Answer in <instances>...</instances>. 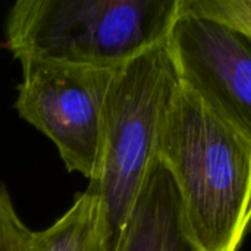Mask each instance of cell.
Returning a JSON list of instances; mask_svg holds the SVG:
<instances>
[{
  "label": "cell",
  "instance_id": "cell-3",
  "mask_svg": "<svg viewBox=\"0 0 251 251\" xmlns=\"http://www.w3.org/2000/svg\"><path fill=\"white\" fill-rule=\"evenodd\" d=\"M178 87L166 43L112 75L100 166L87 190L100 199L113 251L159 163L160 137Z\"/></svg>",
  "mask_w": 251,
  "mask_h": 251
},
{
  "label": "cell",
  "instance_id": "cell-7",
  "mask_svg": "<svg viewBox=\"0 0 251 251\" xmlns=\"http://www.w3.org/2000/svg\"><path fill=\"white\" fill-rule=\"evenodd\" d=\"M182 9L221 22L251 38V0H182Z\"/></svg>",
  "mask_w": 251,
  "mask_h": 251
},
{
  "label": "cell",
  "instance_id": "cell-8",
  "mask_svg": "<svg viewBox=\"0 0 251 251\" xmlns=\"http://www.w3.org/2000/svg\"><path fill=\"white\" fill-rule=\"evenodd\" d=\"M31 234L16 213L7 190L0 184V251H28Z\"/></svg>",
  "mask_w": 251,
  "mask_h": 251
},
{
  "label": "cell",
  "instance_id": "cell-5",
  "mask_svg": "<svg viewBox=\"0 0 251 251\" xmlns=\"http://www.w3.org/2000/svg\"><path fill=\"white\" fill-rule=\"evenodd\" d=\"M181 85L251 143V38L182 9L166 40Z\"/></svg>",
  "mask_w": 251,
  "mask_h": 251
},
{
  "label": "cell",
  "instance_id": "cell-4",
  "mask_svg": "<svg viewBox=\"0 0 251 251\" xmlns=\"http://www.w3.org/2000/svg\"><path fill=\"white\" fill-rule=\"evenodd\" d=\"M15 109L57 149L65 168L94 179L101 157L104 103L115 71L21 62Z\"/></svg>",
  "mask_w": 251,
  "mask_h": 251
},
{
  "label": "cell",
  "instance_id": "cell-6",
  "mask_svg": "<svg viewBox=\"0 0 251 251\" xmlns=\"http://www.w3.org/2000/svg\"><path fill=\"white\" fill-rule=\"evenodd\" d=\"M28 251H113L100 199L78 194L54 224L31 234Z\"/></svg>",
  "mask_w": 251,
  "mask_h": 251
},
{
  "label": "cell",
  "instance_id": "cell-1",
  "mask_svg": "<svg viewBox=\"0 0 251 251\" xmlns=\"http://www.w3.org/2000/svg\"><path fill=\"white\" fill-rule=\"evenodd\" d=\"M159 162L199 251H238L251 226V143L181 85L168 112Z\"/></svg>",
  "mask_w": 251,
  "mask_h": 251
},
{
  "label": "cell",
  "instance_id": "cell-2",
  "mask_svg": "<svg viewBox=\"0 0 251 251\" xmlns=\"http://www.w3.org/2000/svg\"><path fill=\"white\" fill-rule=\"evenodd\" d=\"M181 0H19L4 46L21 62L116 71L166 43Z\"/></svg>",
  "mask_w": 251,
  "mask_h": 251
}]
</instances>
